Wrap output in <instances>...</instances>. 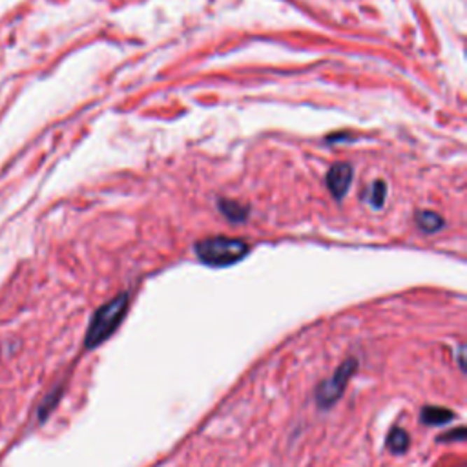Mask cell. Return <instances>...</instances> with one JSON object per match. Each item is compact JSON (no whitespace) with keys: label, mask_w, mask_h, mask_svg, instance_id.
Returning a JSON list of instances; mask_svg holds the SVG:
<instances>
[{"label":"cell","mask_w":467,"mask_h":467,"mask_svg":"<svg viewBox=\"0 0 467 467\" xmlns=\"http://www.w3.org/2000/svg\"><path fill=\"white\" fill-rule=\"evenodd\" d=\"M128 305L130 294L123 292V294L116 296L93 312L86 336H84V349L86 351L101 347L102 343H106L113 336V333L120 327L126 312H128Z\"/></svg>","instance_id":"cell-1"},{"label":"cell","mask_w":467,"mask_h":467,"mask_svg":"<svg viewBox=\"0 0 467 467\" xmlns=\"http://www.w3.org/2000/svg\"><path fill=\"white\" fill-rule=\"evenodd\" d=\"M194 250L201 263L223 269V267H230L245 258L249 254V245L237 237L214 236L197 241Z\"/></svg>","instance_id":"cell-2"},{"label":"cell","mask_w":467,"mask_h":467,"mask_svg":"<svg viewBox=\"0 0 467 467\" xmlns=\"http://www.w3.org/2000/svg\"><path fill=\"white\" fill-rule=\"evenodd\" d=\"M358 370V360L356 358H347L343 361L338 369L334 370L333 375L328 376L327 379L319 382L318 387H316V403H318L319 409H330L334 403L338 402L340 398L343 396L345 389H347L349 382Z\"/></svg>","instance_id":"cell-3"},{"label":"cell","mask_w":467,"mask_h":467,"mask_svg":"<svg viewBox=\"0 0 467 467\" xmlns=\"http://www.w3.org/2000/svg\"><path fill=\"white\" fill-rule=\"evenodd\" d=\"M352 167L349 162H336L327 174V186L336 199H343L351 188Z\"/></svg>","instance_id":"cell-4"},{"label":"cell","mask_w":467,"mask_h":467,"mask_svg":"<svg viewBox=\"0 0 467 467\" xmlns=\"http://www.w3.org/2000/svg\"><path fill=\"white\" fill-rule=\"evenodd\" d=\"M454 418H456V414L451 409L438 407V405H426L420 411V424L427 427L445 426L449 421H453Z\"/></svg>","instance_id":"cell-5"},{"label":"cell","mask_w":467,"mask_h":467,"mask_svg":"<svg viewBox=\"0 0 467 467\" xmlns=\"http://www.w3.org/2000/svg\"><path fill=\"white\" fill-rule=\"evenodd\" d=\"M409 444H411V440H409L407 431L400 426L391 427V431L387 433V438H385V447H387L391 453L403 454L409 449Z\"/></svg>","instance_id":"cell-6"},{"label":"cell","mask_w":467,"mask_h":467,"mask_svg":"<svg viewBox=\"0 0 467 467\" xmlns=\"http://www.w3.org/2000/svg\"><path fill=\"white\" fill-rule=\"evenodd\" d=\"M417 225L421 228V230L427 232V234H433V232H438L440 228H442L444 219L440 218L438 214L426 210V212L417 214Z\"/></svg>","instance_id":"cell-7"},{"label":"cell","mask_w":467,"mask_h":467,"mask_svg":"<svg viewBox=\"0 0 467 467\" xmlns=\"http://www.w3.org/2000/svg\"><path fill=\"white\" fill-rule=\"evenodd\" d=\"M218 207L230 221H243V219L246 218V209L239 207L237 203H232V201H225V199H221L218 203Z\"/></svg>","instance_id":"cell-8"},{"label":"cell","mask_w":467,"mask_h":467,"mask_svg":"<svg viewBox=\"0 0 467 467\" xmlns=\"http://www.w3.org/2000/svg\"><path fill=\"white\" fill-rule=\"evenodd\" d=\"M385 195H387V186H385L384 181H375L372 186L369 190V203L375 207V209H382L384 207Z\"/></svg>","instance_id":"cell-9"},{"label":"cell","mask_w":467,"mask_h":467,"mask_svg":"<svg viewBox=\"0 0 467 467\" xmlns=\"http://www.w3.org/2000/svg\"><path fill=\"white\" fill-rule=\"evenodd\" d=\"M60 393H62V389L57 387L55 391H53V393L48 394L46 400H44V402H42L41 409H39V418H41L42 421L46 420V418L50 417V412L53 411V409H55L57 402H59V400H60Z\"/></svg>","instance_id":"cell-10"},{"label":"cell","mask_w":467,"mask_h":467,"mask_svg":"<svg viewBox=\"0 0 467 467\" xmlns=\"http://www.w3.org/2000/svg\"><path fill=\"white\" fill-rule=\"evenodd\" d=\"M466 438V427H458L456 431H449L444 435L438 436V442H451V440H456V442H462Z\"/></svg>","instance_id":"cell-11"},{"label":"cell","mask_w":467,"mask_h":467,"mask_svg":"<svg viewBox=\"0 0 467 467\" xmlns=\"http://www.w3.org/2000/svg\"><path fill=\"white\" fill-rule=\"evenodd\" d=\"M463 356H466V349H463V345H460V347H458V363H460V369L466 370V360H463Z\"/></svg>","instance_id":"cell-12"}]
</instances>
